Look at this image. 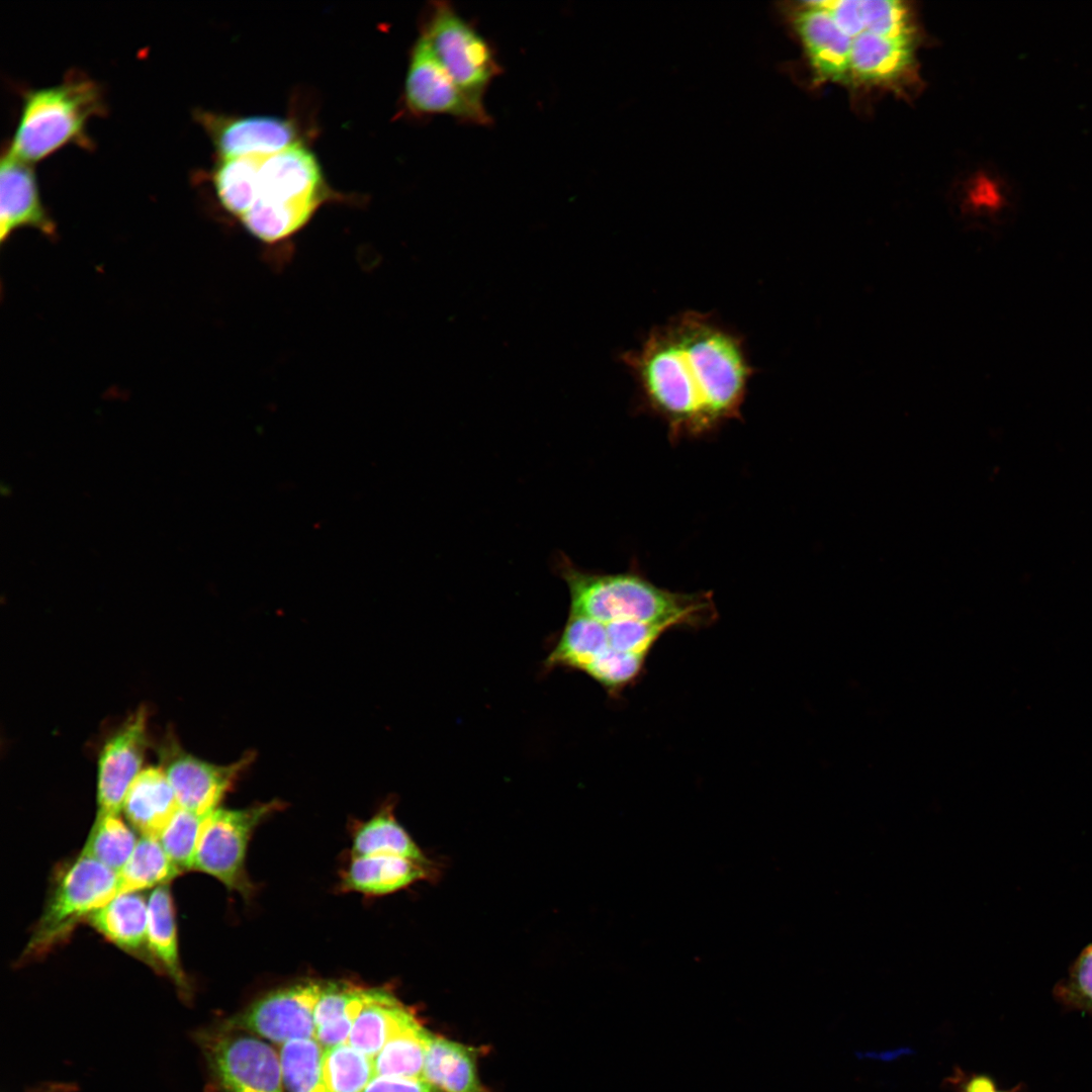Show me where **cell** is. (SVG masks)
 <instances>
[{
    "label": "cell",
    "mask_w": 1092,
    "mask_h": 1092,
    "mask_svg": "<svg viewBox=\"0 0 1092 1092\" xmlns=\"http://www.w3.org/2000/svg\"><path fill=\"white\" fill-rule=\"evenodd\" d=\"M620 359L642 404L666 423L672 437L702 435L739 418L755 373L743 337L697 310L654 326Z\"/></svg>",
    "instance_id": "6da1fadb"
},
{
    "label": "cell",
    "mask_w": 1092,
    "mask_h": 1092,
    "mask_svg": "<svg viewBox=\"0 0 1092 1092\" xmlns=\"http://www.w3.org/2000/svg\"><path fill=\"white\" fill-rule=\"evenodd\" d=\"M570 594V614L604 624L618 621L698 626L716 616L710 594H679L656 586L635 573L600 574L575 566L565 555L555 559Z\"/></svg>",
    "instance_id": "7a4b0ae2"
},
{
    "label": "cell",
    "mask_w": 1092,
    "mask_h": 1092,
    "mask_svg": "<svg viewBox=\"0 0 1092 1092\" xmlns=\"http://www.w3.org/2000/svg\"><path fill=\"white\" fill-rule=\"evenodd\" d=\"M323 176L313 154L296 144L266 157L257 199L239 219L260 243H287L326 200Z\"/></svg>",
    "instance_id": "3957f363"
},
{
    "label": "cell",
    "mask_w": 1092,
    "mask_h": 1092,
    "mask_svg": "<svg viewBox=\"0 0 1092 1092\" xmlns=\"http://www.w3.org/2000/svg\"><path fill=\"white\" fill-rule=\"evenodd\" d=\"M99 85L81 73H70L60 84L29 90L7 152L29 164L64 146L90 149L87 122L105 112Z\"/></svg>",
    "instance_id": "277c9868"
},
{
    "label": "cell",
    "mask_w": 1092,
    "mask_h": 1092,
    "mask_svg": "<svg viewBox=\"0 0 1092 1092\" xmlns=\"http://www.w3.org/2000/svg\"><path fill=\"white\" fill-rule=\"evenodd\" d=\"M118 894L117 873L80 854L58 876L23 957L33 959L49 952Z\"/></svg>",
    "instance_id": "5b68a950"
},
{
    "label": "cell",
    "mask_w": 1092,
    "mask_h": 1092,
    "mask_svg": "<svg viewBox=\"0 0 1092 1092\" xmlns=\"http://www.w3.org/2000/svg\"><path fill=\"white\" fill-rule=\"evenodd\" d=\"M439 62L469 95L483 100L502 74L490 42L447 1L432 4L420 34Z\"/></svg>",
    "instance_id": "8992f818"
},
{
    "label": "cell",
    "mask_w": 1092,
    "mask_h": 1092,
    "mask_svg": "<svg viewBox=\"0 0 1092 1092\" xmlns=\"http://www.w3.org/2000/svg\"><path fill=\"white\" fill-rule=\"evenodd\" d=\"M199 1044L219 1091L283 1092L279 1054L259 1037L230 1025L201 1032Z\"/></svg>",
    "instance_id": "52a82bcc"
},
{
    "label": "cell",
    "mask_w": 1092,
    "mask_h": 1092,
    "mask_svg": "<svg viewBox=\"0 0 1092 1092\" xmlns=\"http://www.w3.org/2000/svg\"><path fill=\"white\" fill-rule=\"evenodd\" d=\"M281 808L279 801L245 809L216 808L203 821L194 870L216 878L228 889L246 898L250 897L253 887L245 869L248 843L256 827Z\"/></svg>",
    "instance_id": "ba28073f"
},
{
    "label": "cell",
    "mask_w": 1092,
    "mask_h": 1092,
    "mask_svg": "<svg viewBox=\"0 0 1092 1092\" xmlns=\"http://www.w3.org/2000/svg\"><path fill=\"white\" fill-rule=\"evenodd\" d=\"M404 99L410 110L419 115H446L476 125L492 122L484 101L455 82L421 35L411 53Z\"/></svg>",
    "instance_id": "9c48e42d"
},
{
    "label": "cell",
    "mask_w": 1092,
    "mask_h": 1092,
    "mask_svg": "<svg viewBox=\"0 0 1092 1092\" xmlns=\"http://www.w3.org/2000/svg\"><path fill=\"white\" fill-rule=\"evenodd\" d=\"M161 767L181 808L207 816L231 791L242 772L254 761V752L226 765L207 762L184 751L168 737L160 748Z\"/></svg>",
    "instance_id": "30bf717a"
},
{
    "label": "cell",
    "mask_w": 1092,
    "mask_h": 1092,
    "mask_svg": "<svg viewBox=\"0 0 1092 1092\" xmlns=\"http://www.w3.org/2000/svg\"><path fill=\"white\" fill-rule=\"evenodd\" d=\"M323 985L305 982L277 989L253 1003L231 1025L279 1044L315 1038L314 1007Z\"/></svg>",
    "instance_id": "8fae6325"
},
{
    "label": "cell",
    "mask_w": 1092,
    "mask_h": 1092,
    "mask_svg": "<svg viewBox=\"0 0 1092 1092\" xmlns=\"http://www.w3.org/2000/svg\"><path fill=\"white\" fill-rule=\"evenodd\" d=\"M148 712L141 707L106 741L98 758L97 816L119 815L129 787L141 772L148 736Z\"/></svg>",
    "instance_id": "7c38bea8"
},
{
    "label": "cell",
    "mask_w": 1092,
    "mask_h": 1092,
    "mask_svg": "<svg viewBox=\"0 0 1092 1092\" xmlns=\"http://www.w3.org/2000/svg\"><path fill=\"white\" fill-rule=\"evenodd\" d=\"M197 120L208 131L220 159L273 155L299 144L290 120L275 116L228 117L199 112Z\"/></svg>",
    "instance_id": "4fadbf2b"
},
{
    "label": "cell",
    "mask_w": 1092,
    "mask_h": 1092,
    "mask_svg": "<svg viewBox=\"0 0 1092 1092\" xmlns=\"http://www.w3.org/2000/svg\"><path fill=\"white\" fill-rule=\"evenodd\" d=\"M32 228L48 237L56 225L40 200L36 177L29 163L3 153L0 166V239L18 229Z\"/></svg>",
    "instance_id": "5bb4252c"
},
{
    "label": "cell",
    "mask_w": 1092,
    "mask_h": 1092,
    "mask_svg": "<svg viewBox=\"0 0 1092 1092\" xmlns=\"http://www.w3.org/2000/svg\"><path fill=\"white\" fill-rule=\"evenodd\" d=\"M795 17V28L812 66L824 78L844 80L851 72L852 38L834 22L830 13L815 2L808 3Z\"/></svg>",
    "instance_id": "9a60e30c"
},
{
    "label": "cell",
    "mask_w": 1092,
    "mask_h": 1092,
    "mask_svg": "<svg viewBox=\"0 0 1092 1092\" xmlns=\"http://www.w3.org/2000/svg\"><path fill=\"white\" fill-rule=\"evenodd\" d=\"M86 921L106 939L154 967L148 946V903L143 895L120 893Z\"/></svg>",
    "instance_id": "2e32d148"
},
{
    "label": "cell",
    "mask_w": 1092,
    "mask_h": 1092,
    "mask_svg": "<svg viewBox=\"0 0 1092 1092\" xmlns=\"http://www.w3.org/2000/svg\"><path fill=\"white\" fill-rule=\"evenodd\" d=\"M180 808L161 766H149L138 775L124 799L123 811L142 836L158 838Z\"/></svg>",
    "instance_id": "e0dca14e"
},
{
    "label": "cell",
    "mask_w": 1092,
    "mask_h": 1092,
    "mask_svg": "<svg viewBox=\"0 0 1092 1092\" xmlns=\"http://www.w3.org/2000/svg\"><path fill=\"white\" fill-rule=\"evenodd\" d=\"M476 1049L432 1034L422 1078L439 1092H490L477 1074Z\"/></svg>",
    "instance_id": "ac0fdd59"
},
{
    "label": "cell",
    "mask_w": 1092,
    "mask_h": 1092,
    "mask_svg": "<svg viewBox=\"0 0 1092 1092\" xmlns=\"http://www.w3.org/2000/svg\"><path fill=\"white\" fill-rule=\"evenodd\" d=\"M148 946L154 968L166 973L189 996L190 987L179 961L175 908L168 884L156 887L148 899Z\"/></svg>",
    "instance_id": "d6986e66"
},
{
    "label": "cell",
    "mask_w": 1092,
    "mask_h": 1092,
    "mask_svg": "<svg viewBox=\"0 0 1092 1092\" xmlns=\"http://www.w3.org/2000/svg\"><path fill=\"white\" fill-rule=\"evenodd\" d=\"M427 875L424 862L389 854L353 857L343 879V886L369 895H383L400 890Z\"/></svg>",
    "instance_id": "ffe728a7"
},
{
    "label": "cell",
    "mask_w": 1092,
    "mask_h": 1092,
    "mask_svg": "<svg viewBox=\"0 0 1092 1092\" xmlns=\"http://www.w3.org/2000/svg\"><path fill=\"white\" fill-rule=\"evenodd\" d=\"M413 1015L392 994L382 989L369 988L365 1004L347 1042L374 1059L394 1032Z\"/></svg>",
    "instance_id": "44dd1931"
},
{
    "label": "cell",
    "mask_w": 1092,
    "mask_h": 1092,
    "mask_svg": "<svg viewBox=\"0 0 1092 1092\" xmlns=\"http://www.w3.org/2000/svg\"><path fill=\"white\" fill-rule=\"evenodd\" d=\"M368 989L342 982L323 985L314 1007V1025L315 1039L324 1049L347 1042Z\"/></svg>",
    "instance_id": "7402d4cb"
},
{
    "label": "cell",
    "mask_w": 1092,
    "mask_h": 1092,
    "mask_svg": "<svg viewBox=\"0 0 1092 1092\" xmlns=\"http://www.w3.org/2000/svg\"><path fill=\"white\" fill-rule=\"evenodd\" d=\"M912 63V39L884 37L868 30L852 38L851 72L860 80L892 81Z\"/></svg>",
    "instance_id": "603a6c76"
},
{
    "label": "cell",
    "mask_w": 1092,
    "mask_h": 1092,
    "mask_svg": "<svg viewBox=\"0 0 1092 1092\" xmlns=\"http://www.w3.org/2000/svg\"><path fill=\"white\" fill-rule=\"evenodd\" d=\"M266 157L248 155L222 158L213 171L215 194L223 208L238 219L257 199L260 170Z\"/></svg>",
    "instance_id": "cb8c5ba5"
},
{
    "label": "cell",
    "mask_w": 1092,
    "mask_h": 1092,
    "mask_svg": "<svg viewBox=\"0 0 1092 1092\" xmlns=\"http://www.w3.org/2000/svg\"><path fill=\"white\" fill-rule=\"evenodd\" d=\"M609 647L604 623L570 614L560 638L546 660V666L581 670Z\"/></svg>",
    "instance_id": "d4e9b609"
},
{
    "label": "cell",
    "mask_w": 1092,
    "mask_h": 1092,
    "mask_svg": "<svg viewBox=\"0 0 1092 1092\" xmlns=\"http://www.w3.org/2000/svg\"><path fill=\"white\" fill-rule=\"evenodd\" d=\"M432 1034L411 1016L374 1057L375 1076L422 1078Z\"/></svg>",
    "instance_id": "484cf974"
},
{
    "label": "cell",
    "mask_w": 1092,
    "mask_h": 1092,
    "mask_svg": "<svg viewBox=\"0 0 1092 1092\" xmlns=\"http://www.w3.org/2000/svg\"><path fill=\"white\" fill-rule=\"evenodd\" d=\"M182 874L158 838L142 836L118 875L119 894L168 884Z\"/></svg>",
    "instance_id": "4316f807"
},
{
    "label": "cell",
    "mask_w": 1092,
    "mask_h": 1092,
    "mask_svg": "<svg viewBox=\"0 0 1092 1092\" xmlns=\"http://www.w3.org/2000/svg\"><path fill=\"white\" fill-rule=\"evenodd\" d=\"M353 857L389 854L425 862L426 858L388 809L379 812L358 828L353 839Z\"/></svg>",
    "instance_id": "83f0119b"
},
{
    "label": "cell",
    "mask_w": 1092,
    "mask_h": 1092,
    "mask_svg": "<svg viewBox=\"0 0 1092 1092\" xmlns=\"http://www.w3.org/2000/svg\"><path fill=\"white\" fill-rule=\"evenodd\" d=\"M324 1048L315 1038L281 1044L282 1079L288 1092H330L323 1071Z\"/></svg>",
    "instance_id": "f1b7e54d"
},
{
    "label": "cell",
    "mask_w": 1092,
    "mask_h": 1092,
    "mask_svg": "<svg viewBox=\"0 0 1092 1092\" xmlns=\"http://www.w3.org/2000/svg\"><path fill=\"white\" fill-rule=\"evenodd\" d=\"M138 841L133 831L119 815H101L96 817L81 854L96 859L118 874Z\"/></svg>",
    "instance_id": "f546056e"
},
{
    "label": "cell",
    "mask_w": 1092,
    "mask_h": 1092,
    "mask_svg": "<svg viewBox=\"0 0 1092 1092\" xmlns=\"http://www.w3.org/2000/svg\"><path fill=\"white\" fill-rule=\"evenodd\" d=\"M323 1071L330 1092H363L375 1076L373 1058L348 1042L324 1049Z\"/></svg>",
    "instance_id": "4dcf8cb0"
},
{
    "label": "cell",
    "mask_w": 1092,
    "mask_h": 1092,
    "mask_svg": "<svg viewBox=\"0 0 1092 1092\" xmlns=\"http://www.w3.org/2000/svg\"><path fill=\"white\" fill-rule=\"evenodd\" d=\"M205 817L180 807L158 837L168 857L181 873L194 870L198 839Z\"/></svg>",
    "instance_id": "1f68e13d"
},
{
    "label": "cell",
    "mask_w": 1092,
    "mask_h": 1092,
    "mask_svg": "<svg viewBox=\"0 0 1092 1092\" xmlns=\"http://www.w3.org/2000/svg\"><path fill=\"white\" fill-rule=\"evenodd\" d=\"M645 663L646 658L608 649L594 659L583 672L615 695L639 677Z\"/></svg>",
    "instance_id": "d6a6232c"
},
{
    "label": "cell",
    "mask_w": 1092,
    "mask_h": 1092,
    "mask_svg": "<svg viewBox=\"0 0 1092 1092\" xmlns=\"http://www.w3.org/2000/svg\"><path fill=\"white\" fill-rule=\"evenodd\" d=\"M866 30L880 36L912 39L913 29L905 4L896 0H862Z\"/></svg>",
    "instance_id": "836d02e7"
},
{
    "label": "cell",
    "mask_w": 1092,
    "mask_h": 1092,
    "mask_svg": "<svg viewBox=\"0 0 1092 1092\" xmlns=\"http://www.w3.org/2000/svg\"><path fill=\"white\" fill-rule=\"evenodd\" d=\"M1062 1001L1092 1012V943L1071 965L1068 975L1056 987Z\"/></svg>",
    "instance_id": "e575fe53"
},
{
    "label": "cell",
    "mask_w": 1092,
    "mask_h": 1092,
    "mask_svg": "<svg viewBox=\"0 0 1092 1092\" xmlns=\"http://www.w3.org/2000/svg\"><path fill=\"white\" fill-rule=\"evenodd\" d=\"M814 2L825 8L830 13L836 25L851 38L857 36L866 28L861 14L860 1L840 0Z\"/></svg>",
    "instance_id": "d590c367"
},
{
    "label": "cell",
    "mask_w": 1092,
    "mask_h": 1092,
    "mask_svg": "<svg viewBox=\"0 0 1092 1092\" xmlns=\"http://www.w3.org/2000/svg\"><path fill=\"white\" fill-rule=\"evenodd\" d=\"M363 1092H439L423 1078L374 1076Z\"/></svg>",
    "instance_id": "8d00e7d4"
},
{
    "label": "cell",
    "mask_w": 1092,
    "mask_h": 1092,
    "mask_svg": "<svg viewBox=\"0 0 1092 1092\" xmlns=\"http://www.w3.org/2000/svg\"><path fill=\"white\" fill-rule=\"evenodd\" d=\"M1005 192L1001 185L988 176L980 177L975 185L974 203L981 208L994 211L1005 202Z\"/></svg>",
    "instance_id": "74e56055"
},
{
    "label": "cell",
    "mask_w": 1092,
    "mask_h": 1092,
    "mask_svg": "<svg viewBox=\"0 0 1092 1092\" xmlns=\"http://www.w3.org/2000/svg\"><path fill=\"white\" fill-rule=\"evenodd\" d=\"M966 1092H1005L995 1088L994 1083L987 1077L979 1076L972 1079L966 1088Z\"/></svg>",
    "instance_id": "f35d334b"
},
{
    "label": "cell",
    "mask_w": 1092,
    "mask_h": 1092,
    "mask_svg": "<svg viewBox=\"0 0 1092 1092\" xmlns=\"http://www.w3.org/2000/svg\"><path fill=\"white\" fill-rule=\"evenodd\" d=\"M66 1090H67L66 1085L64 1086V1085L58 1084V1085L50 1086L47 1089L42 1090L41 1092H64Z\"/></svg>",
    "instance_id": "ab89813d"
}]
</instances>
